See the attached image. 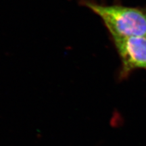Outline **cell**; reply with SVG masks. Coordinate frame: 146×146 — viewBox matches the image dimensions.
Masks as SVG:
<instances>
[{
	"mask_svg": "<svg viewBox=\"0 0 146 146\" xmlns=\"http://www.w3.org/2000/svg\"><path fill=\"white\" fill-rule=\"evenodd\" d=\"M121 62L118 78L126 79L137 70H146V36L113 39Z\"/></svg>",
	"mask_w": 146,
	"mask_h": 146,
	"instance_id": "2",
	"label": "cell"
},
{
	"mask_svg": "<svg viewBox=\"0 0 146 146\" xmlns=\"http://www.w3.org/2000/svg\"><path fill=\"white\" fill-rule=\"evenodd\" d=\"M84 5L103 21L112 39L146 36V8L102 5L85 1Z\"/></svg>",
	"mask_w": 146,
	"mask_h": 146,
	"instance_id": "1",
	"label": "cell"
}]
</instances>
